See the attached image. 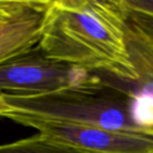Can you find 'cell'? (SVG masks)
Listing matches in <instances>:
<instances>
[{
    "instance_id": "cell-8",
    "label": "cell",
    "mask_w": 153,
    "mask_h": 153,
    "mask_svg": "<svg viewBox=\"0 0 153 153\" xmlns=\"http://www.w3.org/2000/svg\"><path fill=\"white\" fill-rule=\"evenodd\" d=\"M28 0H0V18L12 15L27 4Z\"/></svg>"
},
{
    "instance_id": "cell-7",
    "label": "cell",
    "mask_w": 153,
    "mask_h": 153,
    "mask_svg": "<svg viewBox=\"0 0 153 153\" xmlns=\"http://www.w3.org/2000/svg\"><path fill=\"white\" fill-rule=\"evenodd\" d=\"M126 7H127V23L153 44V15L131 10L127 5Z\"/></svg>"
},
{
    "instance_id": "cell-1",
    "label": "cell",
    "mask_w": 153,
    "mask_h": 153,
    "mask_svg": "<svg viewBox=\"0 0 153 153\" xmlns=\"http://www.w3.org/2000/svg\"><path fill=\"white\" fill-rule=\"evenodd\" d=\"M124 0H51L38 48L48 59L136 82L126 38Z\"/></svg>"
},
{
    "instance_id": "cell-9",
    "label": "cell",
    "mask_w": 153,
    "mask_h": 153,
    "mask_svg": "<svg viewBox=\"0 0 153 153\" xmlns=\"http://www.w3.org/2000/svg\"><path fill=\"white\" fill-rule=\"evenodd\" d=\"M129 9L153 15V0H124Z\"/></svg>"
},
{
    "instance_id": "cell-3",
    "label": "cell",
    "mask_w": 153,
    "mask_h": 153,
    "mask_svg": "<svg viewBox=\"0 0 153 153\" xmlns=\"http://www.w3.org/2000/svg\"><path fill=\"white\" fill-rule=\"evenodd\" d=\"M91 76L81 68L48 59L37 46L0 64V97L47 94L85 82Z\"/></svg>"
},
{
    "instance_id": "cell-5",
    "label": "cell",
    "mask_w": 153,
    "mask_h": 153,
    "mask_svg": "<svg viewBox=\"0 0 153 153\" xmlns=\"http://www.w3.org/2000/svg\"><path fill=\"white\" fill-rule=\"evenodd\" d=\"M47 0H28L12 15L0 18V64L36 48Z\"/></svg>"
},
{
    "instance_id": "cell-6",
    "label": "cell",
    "mask_w": 153,
    "mask_h": 153,
    "mask_svg": "<svg viewBox=\"0 0 153 153\" xmlns=\"http://www.w3.org/2000/svg\"><path fill=\"white\" fill-rule=\"evenodd\" d=\"M0 153H83L41 134L0 145Z\"/></svg>"
},
{
    "instance_id": "cell-2",
    "label": "cell",
    "mask_w": 153,
    "mask_h": 153,
    "mask_svg": "<svg viewBox=\"0 0 153 153\" xmlns=\"http://www.w3.org/2000/svg\"><path fill=\"white\" fill-rule=\"evenodd\" d=\"M138 98L91 76L69 87L36 96L0 97V119L37 120L153 134L135 112Z\"/></svg>"
},
{
    "instance_id": "cell-4",
    "label": "cell",
    "mask_w": 153,
    "mask_h": 153,
    "mask_svg": "<svg viewBox=\"0 0 153 153\" xmlns=\"http://www.w3.org/2000/svg\"><path fill=\"white\" fill-rule=\"evenodd\" d=\"M16 123L34 128L41 135L83 153H153V134L37 120Z\"/></svg>"
}]
</instances>
